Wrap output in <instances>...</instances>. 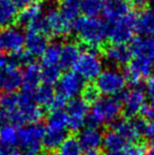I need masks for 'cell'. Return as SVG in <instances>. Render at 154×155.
Wrapping results in <instances>:
<instances>
[{
	"mask_svg": "<svg viewBox=\"0 0 154 155\" xmlns=\"http://www.w3.org/2000/svg\"><path fill=\"white\" fill-rule=\"evenodd\" d=\"M81 1L80 0H61L59 2V11L64 17L69 21H73L78 18L81 12Z\"/></svg>",
	"mask_w": 154,
	"mask_h": 155,
	"instance_id": "83f0119b",
	"label": "cell"
},
{
	"mask_svg": "<svg viewBox=\"0 0 154 155\" xmlns=\"http://www.w3.org/2000/svg\"><path fill=\"white\" fill-rule=\"evenodd\" d=\"M77 139L87 154L98 153L99 149L103 146V134L96 127L86 126L78 132Z\"/></svg>",
	"mask_w": 154,
	"mask_h": 155,
	"instance_id": "4fadbf2b",
	"label": "cell"
},
{
	"mask_svg": "<svg viewBox=\"0 0 154 155\" xmlns=\"http://www.w3.org/2000/svg\"><path fill=\"white\" fill-rule=\"evenodd\" d=\"M74 72L77 73L82 79L92 81L96 80L103 70V62L97 52L84 51L80 54L77 62L74 65Z\"/></svg>",
	"mask_w": 154,
	"mask_h": 155,
	"instance_id": "ba28073f",
	"label": "cell"
},
{
	"mask_svg": "<svg viewBox=\"0 0 154 155\" xmlns=\"http://www.w3.org/2000/svg\"><path fill=\"white\" fill-rule=\"evenodd\" d=\"M0 109L4 110L10 114L11 124L12 117L19 109V94L16 92H6L0 96Z\"/></svg>",
	"mask_w": 154,
	"mask_h": 155,
	"instance_id": "4316f807",
	"label": "cell"
},
{
	"mask_svg": "<svg viewBox=\"0 0 154 155\" xmlns=\"http://www.w3.org/2000/svg\"><path fill=\"white\" fill-rule=\"evenodd\" d=\"M61 42L53 41L49 43L44 54L41 56V67H60V57L62 52Z\"/></svg>",
	"mask_w": 154,
	"mask_h": 155,
	"instance_id": "cb8c5ba5",
	"label": "cell"
},
{
	"mask_svg": "<svg viewBox=\"0 0 154 155\" xmlns=\"http://www.w3.org/2000/svg\"><path fill=\"white\" fill-rule=\"evenodd\" d=\"M42 0H31V2H34V3H36V4H38L39 2H41Z\"/></svg>",
	"mask_w": 154,
	"mask_h": 155,
	"instance_id": "c3c4849f",
	"label": "cell"
},
{
	"mask_svg": "<svg viewBox=\"0 0 154 155\" xmlns=\"http://www.w3.org/2000/svg\"><path fill=\"white\" fill-rule=\"evenodd\" d=\"M42 81V73L41 67L34 61L25 68L22 73V91L35 92V90L40 86Z\"/></svg>",
	"mask_w": 154,
	"mask_h": 155,
	"instance_id": "e0dca14e",
	"label": "cell"
},
{
	"mask_svg": "<svg viewBox=\"0 0 154 155\" xmlns=\"http://www.w3.org/2000/svg\"><path fill=\"white\" fill-rule=\"evenodd\" d=\"M47 155H61V154H60L59 153V152H49V153H48Z\"/></svg>",
	"mask_w": 154,
	"mask_h": 155,
	"instance_id": "bcb514c9",
	"label": "cell"
},
{
	"mask_svg": "<svg viewBox=\"0 0 154 155\" xmlns=\"http://www.w3.org/2000/svg\"><path fill=\"white\" fill-rule=\"evenodd\" d=\"M68 137L67 130L64 129H52L45 128L44 136H43V148L49 152H55L61 147L64 141Z\"/></svg>",
	"mask_w": 154,
	"mask_h": 155,
	"instance_id": "ffe728a7",
	"label": "cell"
},
{
	"mask_svg": "<svg viewBox=\"0 0 154 155\" xmlns=\"http://www.w3.org/2000/svg\"><path fill=\"white\" fill-rule=\"evenodd\" d=\"M146 93L147 96L150 98L151 102L154 104V75L148 79L146 84Z\"/></svg>",
	"mask_w": 154,
	"mask_h": 155,
	"instance_id": "ab89813d",
	"label": "cell"
},
{
	"mask_svg": "<svg viewBox=\"0 0 154 155\" xmlns=\"http://www.w3.org/2000/svg\"><path fill=\"white\" fill-rule=\"evenodd\" d=\"M28 32H35L40 33V34L49 35V30H48L47 20H45L44 15H39L37 18H35L31 23L27 25Z\"/></svg>",
	"mask_w": 154,
	"mask_h": 155,
	"instance_id": "836d02e7",
	"label": "cell"
},
{
	"mask_svg": "<svg viewBox=\"0 0 154 155\" xmlns=\"http://www.w3.org/2000/svg\"><path fill=\"white\" fill-rule=\"evenodd\" d=\"M80 1H82V0H80Z\"/></svg>",
	"mask_w": 154,
	"mask_h": 155,
	"instance_id": "816d5d0a",
	"label": "cell"
},
{
	"mask_svg": "<svg viewBox=\"0 0 154 155\" xmlns=\"http://www.w3.org/2000/svg\"><path fill=\"white\" fill-rule=\"evenodd\" d=\"M55 97V90L51 84H40L34 92V99H35V102L39 107H44V108L50 109Z\"/></svg>",
	"mask_w": 154,
	"mask_h": 155,
	"instance_id": "484cf974",
	"label": "cell"
},
{
	"mask_svg": "<svg viewBox=\"0 0 154 155\" xmlns=\"http://www.w3.org/2000/svg\"><path fill=\"white\" fill-rule=\"evenodd\" d=\"M126 151H127L128 155H147L148 148H147V145L144 141L138 140L130 143L126 149Z\"/></svg>",
	"mask_w": 154,
	"mask_h": 155,
	"instance_id": "d590c367",
	"label": "cell"
},
{
	"mask_svg": "<svg viewBox=\"0 0 154 155\" xmlns=\"http://www.w3.org/2000/svg\"><path fill=\"white\" fill-rule=\"evenodd\" d=\"M49 42L44 34L35 32H27L25 34V49L33 57L42 56L47 50Z\"/></svg>",
	"mask_w": 154,
	"mask_h": 155,
	"instance_id": "d6986e66",
	"label": "cell"
},
{
	"mask_svg": "<svg viewBox=\"0 0 154 155\" xmlns=\"http://www.w3.org/2000/svg\"><path fill=\"white\" fill-rule=\"evenodd\" d=\"M113 129L123 136L130 143L138 141L143 135L146 133L147 121L143 117L135 118H126L121 120H117L112 124Z\"/></svg>",
	"mask_w": 154,
	"mask_h": 155,
	"instance_id": "8fae6325",
	"label": "cell"
},
{
	"mask_svg": "<svg viewBox=\"0 0 154 155\" xmlns=\"http://www.w3.org/2000/svg\"><path fill=\"white\" fill-rule=\"evenodd\" d=\"M100 53L109 62L114 65H128L133 59L131 48L127 45H115L106 42L100 48Z\"/></svg>",
	"mask_w": 154,
	"mask_h": 155,
	"instance_id": "5bb4252c",
	"label": "cell"
},
{
	"mask_svg": "<svg viewBox=\"0 0 154 155\" xmlns=\"http://www.w3.org/2000/svg\"><path fill=\"white\" fill-rule=\"evenodd\" d=\"M25 35L19 28L10 27L0 32V54H14L22 51Z\"/></svg>",
	"mask_w": 154,
	"mask_h": 155,
	"instance_id": "7c38bea8",
	"label": "cell"
},
{
	"mask_svg": "<svg viewBox=\"0 0 154 155\" xmlns=\"http://www.w3.org/2000/svg\"><path fill=\"white\" fill-rule=\"evenodd\" d=\"M123 113L126 118H135L140 114L143 108L147 104V93L140 86L132 87L130 90L123 91L118 95Z\"/></svg>",
	"mask_w": 154,
	"mask_h": 155,
	"instance_id": "52a82bcc",
	"label": "cell"
},
{
	"mask_svg": "<svg viewBox=\"0 0 154 155\" xmlns=\"http://www.w3.org/2000/svg\"><path fill=\"white\" fill-rule=\"evenodd\" d=\"M84 87H86V80L82 79L77 73L68 71L61 75L60 79L57 82V94L64 96L67 99H74L82 94Z\"/></svg>",
	"mask_w": 154,
	"mask_h": 155,
	"instance_id": "30bf717a",
	"label": "cell"
},
{
	"mask_svg": "<svg viewBox=\"0 0 154 155\" xmlns=\"http://www.w3.org/2000/svg\"><path fill=\"white\" fill-rule=\"evenodd\" d=\"M68 106V99L64 98V96L59 95V94H56V97L54 99L52 106L50 107V110L55 111V110H64V108H67Z\"/></svg>",
	"mask_w": 154,
	"mask_h": 155,
	"instance_id": "8d00e7d4",
	"label": "cell"
},
{
	"mask_svg": "<svg viewBox=\"0 0 154 155\" xmlns=\"http://www.w3.org/2000/svg\"><path fill=\"white\" fill-rule=\"evenodd\" d=\"M151 11H152V12L154 13V0H152V2H151Z\"/></svg>",
	"mask_w": 154,
	"mask_h": 155,
	"instance_id": "7dc6e473",
	"label": "cell"
},
{
	"mask_svg": "<svg viewBox=\"0 0 154 155\" xmlns=\"http://www.w3.org/2000/svg\"><path fill=\"white\" fill-rule=\"evenodd\" d=\"M131 51L135 57H144L154 62V38L137 36L131 41Z\"/></svg>",
	"mask_w": 154,
	"mask_h": 155,
	"instance_id": "2e32d148",
	"label": "cell"
},
{
	"mask_svg": "<svg viewBox=\"0 0 154 155\" xmlns=\"http://www.w3.org/2000/svg\"><path fill=\"white\" fill-rule=\"evenodd\" d=\"M0 96H1V94H0Z\"/></svg>",
	"mask_w": 154,
	"mask_h": 155,
	"instance_id": "f907efd6",
	"label": "cell"
},
{
	"mask_svg": "<svg viewBox=\"0 0 154 155\" xmlns=\"http://www.w3.org/2000/svg\"><path fill=\"white\" fill-rule=\"evenodd\" d=\"M106 155H128L126 150H120V151H111L108 152Z\"/></svg>",
	"mask_w": 154,
	"mask_h": 155,
	"instance_id": "7bdbcfd3",
	"label": "cell"
},
{
	"mask_svg": "<svg viewBox=\"0 0 154 155\" xmlns=\"http://www.w3.org/2000/svg\"><path fill=\"white\" fill-rule=\"evenodd\" d=\"M22 87V73L12 63L10 55L0 54V90L16 92Z\"/></svg>",
	"mask_w": 154,
	"mask_h": 155,
	"instance_id": "8992f818",
	"label": "cell"
},
{
	"mask_svg": "<svg viewBox=\"0 0 154 155\" xmlns=\"http://www.w3.org/2000/svg\"><path fill=\"white\" fill-rule=\"evenodd\" d=\"M68 114L64 110H55L50 111L47 117V128L52 129H64L67 130L68 128Z\"/></svg>",
	"mask_w": 154,
	"mask_h": 155,
	"instance_id": "f1b7e54d",
	"label": "cell"
},
{
	"mask_svg": "<svg viewBox=\"0 0 154 155\" xmlns=\"http://www.w3.org/2000/svg\"><path fill=\"white\" fill-rule=\"evenodd\" d=\"M45 20H47L49 35L54 37H66L72 31L71 22L67 20L59 10L55 8H49L45 13Z\"/></svg>",
	"mask_w": 154,
	"mask_h": 155,
	"instance_id": "9a60e30c",
	"label": "cell"
},
{
	"mask_svg": "<svg viewBox=\"0 0 154 155\" xmlns=\"http://www.w3.org/2000/svg\"><path fill=\"white\" fill-rule=\"evenodd\" d=\"M127 81L123 73L115 69L103 70L95 81V86L99 93L109 97H115L123 93Z\"/></svg>",
	"mask_w": 154,
	"mask_h": 155,
	"instance_id": "5b68a950",
	"label": "cell"
},
{
	"mask_svg": "<svg viewBox=\"0 0 154 155\" xmlns=\"http://www.w3.org/2000/svg\"><path fill=\"white\" fill-rule=\"evenodd\" d=\"M147 155H154V143H152V146H151V149L148 151Z\"/></svg>",
	"mask_w": 154,
	"mask_h": 155,
	"instance_id": "f6af8a7d",
	"label": "cell"
},
{
	"mask_svg": "<svg viewBox=\"0 0 154 155\" xmlns=\"http://www.w3.org/2000/svg\"><path fill=\"white\" fill-rule=\"evenodd\" d=\"M129 145V141L113 128L108 130L103 135V147L108 150V152L126 150Z\"/></svg>",
	"mask_w": 154,
	"mask_h": 155,
	"instance_id": "603a6c76",
	"label": "cell"
},
{
	"mask_svg": "<svg viewBox=\"0 0 154 155\" xmlns=\"http://www.w3.org/2000/svg\"><path fill=\"white\" fill-rule=\"evenodd\" d=\"M72 31L78 40L86 47V51L100 53V48L108 38V25L97 17H78L71 22Z\"/></svg>",
	"mask_w": 154,
	"mask_h": 155,
	"instance_id": "6da1fadb",
	"label": "cell"
},
{
	"mask_svg": "<svg viewBox=\"0 0 154 155\" xmlns=\"http://www.w3.org/2000/svg\"><path fill=\"white\" fill-rule=\"evenodd\" d=\"M8 155H22V154H21L18 150H13V151H11Z\"/></svg>",
	"mask_w": 154,
	"mask_h": 155,
	"instance_id": "ee69618b",
	"label": "cell"
},
{
	"mask_svg": "<svg viewBox=\"0 0 154 155\" xmlns=\"http://www.w3.org/2000/svg\"><path fill=\"white\" fill-rule=\"evenodd\" d=\"M41 12H42V8L39 4H31L21 11L17 18V22L21 25H28L34 19L37 18L39 15H41Z\"/></svg>",
	"mask_w": 154,
	"mask_h": 155,
	"instance_id": "f546056e",
	"label": "cell"
},
{
	"mask_svg": "<svg viewBox=\"0 0 154 155\" xmlns=\"http://www.w3.org/2000/svg\"></svg>",
	"mask_w": 154,
	"mask_h": 155,
	"instance_id": "f5cc1de1",
	"label": "cell"
},
{
	"mask_svg": "<svg viewBox=\"0 0 154 155\" xmlns=\"http://www.w3.org/2000/svg\"><path fill=\"white\" fill-rule=\"evenodd\" d=\"M59 153L61 155H82L84 150L78 141L77 137L68 136L59 148Z\"/></svg>",
	"mask_w": 154,
	"mask_h": 155,
	"instance_id": "1f68e13d",
	"label": "cell"
},
{
	"mask_svg": "<svg viewBox=\"0 0 154 155\" xmlns=\"http://www.w3.org/2000/svg\"><path fill=\"white\" fill-rule=\"evenodd\" d=\"M90 104L82 98H74L70 100L67 106L69 123L68 128L73 132H79L84 128L88 123V117L90 114Z\"/></svg>",
	"mask_w": 154,
	"mask_h": 155,
	"instance_id": "9c48e42d",
	"label": "cell"
},
{
	"mask_svg": "<svg viewBox=\"0 0 154 155\" xmlns=\"http://www.w3.org/2000/svg\"><path fill=\"white\" fill-rule=\"evenodd\" d=\"M45 128L40 124H28L19 130V152L22 155H40Z\"/></svg>",
	"mask_w": 154,
	"mask_h": 155,
	"instance_id": "3957f363",
	"label": "cell"
},
{
	"mask_svg": "<svg viewBox=\"0 0 154 155\" xmlns=\"http://www.w3.org/2000/svg\"><path fill=\"white\" fill-rule=\"evenodd\" d=\"M152 0H130V6L135 11H139L140 13L147 11L148 6L151 5Z\"/></svg>",
	"mask_w": 154,
	"mask_h": 155,
	"instance_id": "74e56055",
	"label": "cell"
},
{
	"mask_svg": "<svg viewBox=\"0 0 154 155\" xmlns=\"http://www.w3.org/2000/svg\"><path fill=\"white\" fill-rule=\"evenodd\" d=\"M99 91L98 89L96 88V86H95L94 84H86V87H84V91H82V99L86 100L87 102H88L89 104H94L96 100H98L99 98Z\"/></svg>",
	"mask_w": 154,
	"mask_h": 155,
	"instance_id": "e575fe53",
	"label": "cell"
},
{
	"mask_svg": "<svg viewBox=\"0 0 154 155\" xmlns=\"http://www.w3.org/2000/svg\"><path fill=\"white\" fill-rule=\"evenodd\" d=\"M140 115L143 116V118L148 121L154 120V104L153 102L145 104L142 112H140Z\"/></svg>",
	"mask_w": 154,
	"mask_h": 155,
	"instance_id": "f35d334b",
	"label": "cell"
},
{
	"mask_svg": "<svg viewBox=\"0 0 154 155\" xmlns=\"http://www.w3.org/2000/svg\"><path fill=\"white\" fill-rule=\"evenodd\" d=\"M11 1H12L13 3L17 6V8H27V6L30 5L31 0H11Z\"/></svg>",
	"mask_w": 154,
	"mask_h": 155,
	"instance_id": "b9f144b4",
	"label": "cell"
},
{
	"mask_svg": "<svg viewBox=\"0 0 154 155\" xmlns=\"http://www.w3.org/2000/svg\"><path fill=\"white\" fill-rule=\"evenodd\" d=\"M106 0H82L81 13L86 17H97L103 13Z\"/></svg>",
	"mask_w": 154,
	"mask_h": 155,
	"instance_id": "4dcf8cb0",
	"label": "cell"
},
{
	"mask_svg": "<svg viewBox=\"0 0 154 155\" xmlns=\"http://www.w3.org/2000/svg\"><path fill=\"white\" fill-rule=\"evenodd\" d=\"M130 3L126 0H106L103 5V15L110 22L123 18L129 12Z\"/></svg>",
	"mask_w": 154,
	"mask_h": 155,
	"instance_id": "ac0fdd59",
	"label": "cell"
},
{
	"mask_svg": "<svg viewBox=\"0 0 154 155\" xmlns=\"http://www.w3.org/2000/svg\"><path fill=\"white\" fill-rule=\"evenodd\" d=\"M136 32L140 36L152 37L154 35V13L151 10H147L136 16Z\"/></svg>",
	"mask_w": 154,
	"mask_h": 155,
	"instance_id": "d4e9b609",
	"label": "cell"
},
{
	"mask_svg": "<svg viewBox=\"0 0 154 155\" xmlns=\"http://www.w3.org/2000/svg\"><path fill=\"white\" fill-rule=\"evenodd\" d=\"M86 155H100L99 153H92V154H86Z\"/></svg>",
	"mask_w": 154,
	"mask_h": 155,
	"instance_id": "681fc988",
	"label": "cell"
},
{
	"mask_svg": "<svg viewBox=\"0 0 154 155\" xmlns=\"http://www.w3.org/2000/svg\"><path fill=\"white\" fill-rule=\"evenodd\" d=\"M41 67V65H40ZM42 81L47 84H57L61 77V68L60 67H41Z\"/></svg>",
	"mask_w": 154,
	"mask_h": 155,
	"instance_id": "d6a6232c",
	"label": "cell"
},
{
	"mask_svg": "<svg viewBox=\"0 0 154 155\" xmlns=\"http://www.w3.org/2000/svg\"><path fill=\"white\" fill-rule=\"evenodd\" d=\"M123 112L120 100L118 97H100L93 104L88 117V124L99 128L106 124H114L119 120V115Z\"/></svg>",
	"mask_w": 154,
	"mask_h": 155,
	"instance_id": "7a4b0ae2",
	"label": "cell"
},
{
	"mask_svg": "<svg viewBox=\"0 0 154 155\" xmlns=\"http://www.w3.org/2000/svg\"><path fill=\"white\" fill-rule=\"evenodd\" d=\"M136 15L134 13H128L123 18L118 19L108 25V39L111 43L126 45V42L133 39L135 33Z\"/></svg>",
	"mask_w": 154,
	"mask_h": 155,
	"instance_id": "277c9868",
	"label": "cell"
},
{
	"mask_svg": "<svg viewBox=\"0 0 154 155\" xmlns=\"http://www.w3.org/2000/svg\"><path fill=\"white\" fill-rule=\"evenodd\" d=\"M80 56V47L75 41H69L62 47L59 65L61 70H69L74 68Z\"/></svg>",
	"mask_w": 154,
	"mask_h": 155,
	"instance_id": "44dd1931",
	"label": "cell"
},
{
	"mask_svg": "<svg viewBox=\"0 0 154 155\" xmlns=\"http://www.w3.org/2000/svg\"><path fill=\"white\" fill-rule=\"evenodd\" d=\"M17 18V6L11 0H0V28L12 27Z\"/></svg>",
	"mask_w": 154,
	"mask_h": 155,
	"instance_id": "7402d4cb",
	"label": "cell"
},
{
	"mask_svg": "<svg viewBox=\"0 0 154 155\" xmlns=\"http://www.w3.org/2000/svg\"><path fill=\"white\" fill-rule=\"evenodd\" d=\"M145 135H146L150 140H152V143H154V120H150L147 123L146 133H145Z\"/></svg>",
	"mask_w": 154,
	"mask_h": 155,
	"instance_id": "60d3db41",
	"label": "cell"
}]
</instances>
